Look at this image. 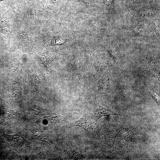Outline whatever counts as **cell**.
<instances>
[{"label":"cell","instance_id":"6da1fadb","mask_svg":"<svg viewBox=\"0 0 160 160\" xmlns=\"http://www.w3.org/2000/svg\"><path fill=\"white\" fill-rule=\"evenodd\" d=\"M93 114L94 120L97 122L101 118L103 117L117 115L127 117L126 116L117 113L111 110L102 107L97 102L95 103Z\"/></svg>","mask_w":160,"mask_h":160},{"label":"cell","instance_id":"277c9868","mask_svg":"<svg viewBox=\"0 0 160 160\" xmlns=\"http://www.w3.org/2000/svg\"><path fill=\"white\" fill-rule=\"evenodd\" d=\"M28 83L29 86L32 89L38 88L40 85V82L38 76L35 75H31L29 78Z\"/></svg>","mask_w":160,"mask_h":160},{"label":"cell","instance_id":"52a82bcc","mask_svg":"<svg viewBox=\"0 0 160 160\" xmlns=\"http://www.w3.org/2000/svg\"><path fill=\"white\" fill-rule=\"evenodd\" d=\"M2 1V0H0V1Z\"/></svg>","mask_w":160,"mask_h":160},{"label":"cell","instance_id":"7a4b0ae2","mask_svg":"<svg viewBox=\"0 0 160 160\" xmlns=\"http://www.w3.org/2000/svg\"><path fill=\"white\" fill-rule=\"evenodd\" d=\"M9 140L17 149L26 151L29 148L28 143L23 137L18 135L9 136Z\"/></svg>","mask_w":160,"mask_h":160},{"label":"cell","instance_id":"5b68a950","mask_svg":"<svg viewBox=\"0 0 160 160\" xmlns=\"http://www.w3.org/2000/svg\"><path fill=\"white\" fill-rule=\"evenodd\" d=\"M30 109V111L32 113L37 114L42 113L44 111L42 108L35 105L32 106Z\"/></svg>","mask_w":160,"mask_h":160},{"label":"cell","instance_id":"3957f363","mask_svg":"<svg viewBox=\"0 0 160 160\" xmlns=\"http://www.w3.org/2000/svg\"><path fill=\"white\" fill-rule=\"evenodd\" d=\"M92 123L88 117L84 116L79 120L74 122L73 125V126H78L82 127L87 131L91 129Z\"/></svg>","mask_w":160,"mask_h":160},{"label":"cell","instance_id":"8992f818","mask_svg":"<svg viewBox=\"0 0 160 160\" xmlns=\"http://www.w3.org/2000/svg\"><path fill=\"white\" fill-rule=\"evenodd\" d=\"M150 94L157 103L158 105H159L160 99L159 96L152 92H149Z\"/></svg>","mask_w":160,"mask_h":160}]
</instances>
